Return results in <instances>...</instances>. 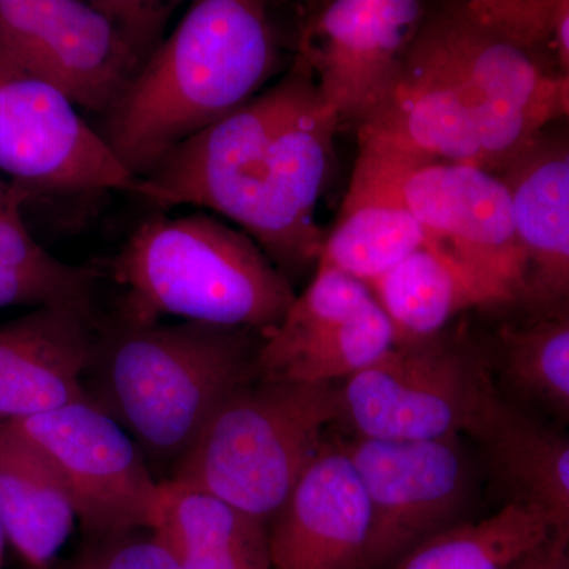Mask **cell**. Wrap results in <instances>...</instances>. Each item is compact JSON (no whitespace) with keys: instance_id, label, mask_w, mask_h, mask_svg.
I'll return each instance as SVG.
<instances>
[{"instance_id":"cell-18","label":"cell","mask_w":569,"mask_h":569,"mask_svg":"<svg viewBox=\"0 0 569 569\" xmlns=\"http://www.w3.org/2000/svg\"><path fill=\"white\" fill-rule=\"evenodd\" d=\"M395 328L397 346L443 335L460 313L509 307L507 298L443 247H425L370 284Z\"/></svg>"},{"instance_id":"cell-14","label":"cell","mask_w":569,"mask_h":569,"mask_svg":"<svg viewBox=\"0 0 569 569\" xmlns=\"http://www.w3.org/2000/svg\"><path fill=\"white\" fill-rule=\"evenodd\" d=\"M93 305L33 309L0 325V421H20L89 399L96 358Z\"/></svg>"},{"instance_id":"cell-1","label":"cell","mask_w":569,"mask_h":569,"mask_svg":"<svg viewBox=\"0 0 569 569\" xmlns=\"http://www.w3.org/2000/svg\"><path fill=\"white\" fill-rule=\"evenodd\" d=\"M340 119L296 54L274 84L160 160L146 181L159 208L190 204L241 227L287 272L318 264L317 206L335 162Z\"/></svg>"},{"instance_id":"cell-22","label":"cell","mask_w":569,"mask_h":569,"mask_svg":"<svg viewBox=\"0 0 569 569\" xmlns=\"http://www.w3.org/2000/svg\"><path fill=\"white\" fill-rule=\"evenodd\" d=\"M26 197L0 176V309L93 305L99 271L63 263L22 222Z\"/></svg>"},{"instance_id":"cell-3","label":"cell","mask_w":569,"mask_h":569,"mask_svg":"<svg viewBox=\"0 0 569 569\" xmlns=\"http://www.w3.org/2000/svg\"><path fill=\"white\" fill-rule=\"evenodd\" d=\"M280 61L264 2L197 0L103 116L99 133L146 181L164 156L264 91Z\"/></svg>"},{"instance_id":"cell-21","label":"cell","mask_w":569,"mask_h":569,"mask_svg":"<svg viewBox=\"0 0 569 569\" xmlns=\"http://www.w3.org/2000/svg\"><path fill=\"white\" fill-rule=\"evenodd\" d=\"M397 346L380 305L366 316L316 325H279L264 337L258 376L266 380L339 385Z\"/></svg>"},{"instance_id":"cell-28","label":"cell","mask_w":569,"mask_h":569,"mask_svg":"<svg viewBox=\"0 0 569 569\" xmlns=\"http://www.w3.org/2000/svg\"><path fill=\"white\" fill-rule=\"evenodd\" d=\"M512 569H569V539L552 531Z\"/></svg>"},{"instance_id":"cell-15","label":"cell","mask_w":569,"mask_h":569,"mask_svg":"<svg viewBox=\"0 0 569 569\" xmlns=\"http://www.w3.org/2000/svg\"><path fill=\"white\" fill-rule=\"evenodd\" d=\"M369 531L358 471L342 440H325L272 519L271 569H358Z\"/></svg>"},{"instance_id":"cell-17","label":"cell","mask_w":569,"mask_h":569,"mask_svg":"<svg viewBox=\"0 0 569 569\" xmlns=\"http://www.w3.org/2000/svg\"><path fill=\"white\" fill-rule=\"evenodd\" d=\"M471 437L481 441L515 498L537 507L553 533L569 539V433L493 389Z\"/></svg>"},{"instance_id":"cell-24","label":"cell","mask_w":569,"mask_h":569,"mask_svg":"<svg viewBox=\"0 0 569 569\" xmlns=\"http://www.w3.org/2000/svg\"><path fill=\"white\" fill-rule=\"evenodd\" d=\"M550 533L548 518L515 498L488 518L430 538L392 569H512Z\"/></svg>"},{"instance_id":"cell-20","label":"cell","mask_w":569,"mask_h":569,"mask_svg":"<svg viewBox=\"0 0 569 569\" xmlns=\"http://www.w3.org/2000/svg\"><path fill=\"white\" fill-rule=\"evenodd\" d=\"M153 531L183 569H271L268 523L174 479L160 482Z\"/></svg>"},{"instance_id":"cell-30","label":"cell","mask_w":569,"mask_h":569,"mask_svg":"<svg viewBox=\"0 0 569 569\" xmlns=\"http://www.w3.org/2000/svg\"><path fill=\"white\" fill-rule=\"evenodd\" d=\"M560 118L569 119V73L559 77Z\"/></svg>"},{"instance_id":"cell-5","label":"cell","mask_w":569,"mask_h":569,"mask_svg":"<svg viewBox=\"0 0 569 569\" xmlns=\"http://www.w3.org/2000/svg\"><path fill=\"white\" fill-rule=\"evenodd\" d=\"M108 271L122 290L114 318L122 325L179 317L268 336L296 299L288 277L250 236L204 212L146 220Z\"/></svg>"},{"instance_id":"cell-11","label":"cell","mask_w":569,"mask_h":569,"mask_svg":"<svg viewBox=\"0 0 569 569\" xmlns=\"http://www.w3.org/2000/svg\"><path fill=\"white\" fill-rule=\"evenodd\" d=\"M342 443L370 509L358 569H392L430 538L468 522L477 475L462 437L381 441L350 436Z\"/></svg>"},{"instance_id":"cell-19","label":"cell","mask_w":569,"mask_h":569,"mask_svg":"<svg viewBox=\"0 0 569 569\" xmlns=\"http://www.w3.org/2000/svg\"><path fill=\"white\" fill-rule=\"evenodd\" d=\"M73 505L51 463L17 427L0 421V522L31 569H48L73 530Z\"/></svg>"},{"instance_id":"cell-6","label":"cell","mask_w":569,"mask_h":569,"mask_svg":"<svg viewBox=\"0 0 569 569\" xmlns=\"http://www.w3.org/2000/svg\"><path fill=\"white\" fill-rule=\"evenodd\" d=\"M340 417L339 385L254 378L217 408L170 479L271 522Z\"/></svg>"},{"instance_id":"cell-2","label":"cell","mask_w":569,"mask_h":569,"mask_svg":"<svg viewBox=\"0 0 569 569\" xmlns=\"http://www.w3.org/2000/svg\"><path fill=\"white\" fill-rule=\"evenodd\" d=\"M559 118V77L451 2L427 10L358 142L500 174Z\"/></svg>"},{"instance_id":"cell-31","label":"cell","mask_w":569,"mask_h":569,"mask_svg":"<svg viewBox=\"0 0 569 569\" xmlns=\"http://www.w3.org/2000/svg\"><path fill=\"white\" fill-rule=\"evenodd\" d=\"M7 535L3 530L2 522H0V569L3 567V557H6Z\"/></svg>"},{"instance_id":"cell-4","label":"cell","mask_w":569,"mask_h":569,"mask_svg":"<svg viewBox=\"0 0 569 569\" xmlns=\"http://www.w3.org/2000/svg\"><path fill=\"white\" fill-rule=\"evenodd\" d=\"M264 337L197 321L100 323L89 399L129 430L141 451L178 463L217 408L260 377Z\"/></svg>"},{"instance_id":"cell-27","label":"cell","mask_w":569,"mask_h":569,"mask_svg":"<svg viewBox=\"0 0 569 569\" xmlns=\"http://www.w3.org/2000/svg\"><path fill=\"white\" fill-rule=\"evenodd\" d=\"M468 11L479 22L527 51L550 40L556 0H470Z\"/></svg>"},{"instance_id":"cell-12","label":"cell","mask_w":569,"mask_h":569,"mask_svg":"<svg viewBox=\"0 0 569 569\" xmlns=\"http://www.w3.org/2000/svg\"><path fill=\"white\" fill-rule=\"evenodd\" d=\"M7 422L51 463L93 537L156 529L162 481L151 477L137 441L102 408L82 400Z\"/></svg>"},{"instance_id":"cell-9","label":"cell","mask_w":569,"mask_h":569,"mask_svg":"<svg viewBox=\"0 0 569 569\" xmlns=\"http://www.w3.org/2000/svg\"><path fill=\"white\" fill-rule=\"evenodd\" d=\"M493 387L477 351L440 335L396 346L339 383L351 437L433 441L471 436Z\"/></svg>"},{"instance_id":"cell-13","label":"cell","mask_w":569,"mask_h":569,"mask_svg":"<svg viewBox=\"0 0 569 569\" xmlns=\"http://www.w3.org/2000/svg\"><path fill=\"white\" fill-rule=\"evenodd\" d=\"M427 10L417 0H335L301 22L296 54L340 122L359 127L387 99Z\"/></svg>"},{"instance_id":"cell-8","label":"cell","mask_w":569,"mask_h":569,"mask_svg":"<svg viewBox=\"0 0 569 569\" xmlns=\"http://www.w3.org/2000/svg\"><path fill=\"white\" fill-rule=\"evenodd\" d=\"M346 200H381L410 212L430 238L518 302L523 253L507 182L473 164L358 142Z\"/></svg>"},{"instance_id":"cell-29","label":"cell","mask_w":569,"mask_h":569,"mask_svg":"<svg viewBox=\"0 0 569 569\" xmlns=\"http://www.w3.org/2000/svg\"><path fill=\"white\" fill-rule=\"evenodd\" d=\"M550 40L556 44L557 54L563 71L569 73V0H556L552 18V36Z\"/></svg>"},{"instance_id":"cell-23","label":"cell","mask_w":569,"mask_h":569,"mask_svg":"<svg viewBox=\"0 0 569 569\" xmlns=\"http://www.w3.org/2000/svg\"><path fill=\"white\" fill-rule=\"evenodd\" d=\"M432 246L440 247L399 204L343 200L317 266L346 272L370 287L411 253Z\"/></svg>"},{"instance_id":"cell-16","label":"cell","mask_w":569,"mask_h":569,"mask_svg":"<svg viewBox=\"0 0 569 569\" xmlns=\"http://www.w3.org/2000/svg\"><path fill=\"white\" fill-rule=\"evenodd\" d=\"M546 130L498 174L515 206L523 253L515 307L526 318L569 316V138L548 137Z\"/></svg>"},{"instance_id":"cell-25","label":"cell","mask_w":569,"mask_h":569,"mask_svg":"<svg viewBox=\"0 0 569 569\" xmlns=\"http://www.w3.org/2000/svg\"><path fill=\"white\" fill-rule=\"evenodd\" d=\"M498 359L509 383L569 422V316L523 318L498 335Z\"/></svg>"},{"instance_id":"cell-26","label":"cell","mask_w":569,"mask_h":569,"mask_svg":"<svg viewBox=\"0 0 569 569\" xmlns=\"http://www.w3.org/2000/svg\"><path fill=\"white\" fill-rule=\"evenodd\" d=\"M69 569H183L167 541L153 530L97 538Z\"/></svg>"},{"instance_id":"cell-10","label":"cell","mask_w":569,"mask_h":569,"mask_svg":"<svg viewBox=\"0 0 569 569\" xmlns=\"http://www.w3.org/2000/svg\"><path fill=\"white\" fill-rule=\"evenodd\" d=\"M0 176L28 201L122 192L162 203L159 189L130 173L67 97L3 61Z\"/></svg>"},{"instance_id":"cell-7","label":"cell","mask_w":569,"mask_h":569,"mask_svg":"<svg viewBox=\"0 0 569 569\" xmlns=\"http://www.w3.org/2000/svg\"><path fill=\"white\" fill-rule=\"evenodd\" d=\"M173 0H0V61L103 116L162 43Z\"/></svg>"}]
</instances>
